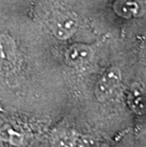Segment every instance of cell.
Masks as SVG:
<instances>
[{"label":"cell","mask_w":146,"mask_h":147,"mask_svg":"<svg viewBox=\"0 0 146 147\" xmlns=\"http://www.w3.org/2000/svg\"><path fill=\"white\" fill-rule=\"evenodd\" d=\"M120 82V71L112 67L105 71L95 86V96L100 102H105L113 95Z\"/></svg>","instance_id":"6da1fadb"},{"label":"cell","mask_w":146,"mask_h":147,"mask_svg":"<svg viewBox=\"0 0 146 147\" xmlns=\"http://www.w3.org/2000/svg\"><path fill=\"white\" fill-rule=\"evenodd\" d=\"M92 58V51L87 46L74 45L67 52V61L70 65H83Z\"/></svg>","instance_id":"7a4b0ae2"},{"label":"cell","mask_w":146,"mask_h":147,"mask_svg":"<svg viewBox=\"0 0 146 147\" xmlns=\"http://www.w3.org/2000/svg\"><path fill=\"white\" fill-rule=\"evenodd\" d=\"M76 22L70 17L58 19L53 25V32L59 38H67L75 32Z\"/></svg>","instance_id":"3957f363"},{"label":"cell","mask_w":146,"mask_h":147,"mask_svg":"<svg viewBox=\"0 0 146 147\" xmlns=\"http://www.w3.org/2000/svg\"><path fill=\"white\" fill-rule=\"evenodd\" d=\"M128 100L134 110H141L144 108V92L139 86H133Z\"/></svg>","instance_id":"277c9868"}]
</instances>
